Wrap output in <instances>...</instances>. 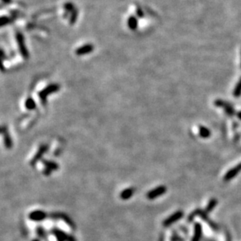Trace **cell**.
Segmentation results:
<instances>
[{"label":"cell","instance_id":"obj_6","mask_svg":"<svg viewBox=\"0 0 241 241\" xmlns=\"http://www.w3.org/2000/svg\"><path fill=\"white\" fill-rule=\"evenodd\" d=\"M133 194H134V189L131 188V187L127 188L121 192L120 198L123 200H129L130 197H133Z\"/></svg>","mask_w":241,"mask_h":241},{"label":"cell","instance_id":"obj_1","mask_svg":"<svg viewBox=\"0 0 241 241\" xmlns=\"http://www.w3.org/2000/svg\"><path fill=\"white\" fill-rule=\"evenodd\" d=\"M52 233L56 236L58 241H76V239L71 235L67 234V233L62 231L59 229H53Z\"/></svg>","mask_w":241,"mask_h":241},{"label":"cell","instance_id":"obj_3","mask_svg":"<svg viewBox=\"0 0 241 241\" xmlns=\"http://www.w3.org/2000/svg\"><path fill=\"white\" fill-rule=\"evenodd\" d=\"M28 218L30 220L34 222H41L47 218V214L41 210H35L29 214Z\"/></svg>","mask_w":241,"mask_h":241},{"label":"cell","instance_id":"obj_5","mask_svg":"<svg viewBox=\"0 0 241 241\" xmlns=\"http://www.w3.org/2000/svg\"><path fill=\"white\" fill-rule=\"evenodd\" d=\"M240 171H241V163H239V165H237L233 169H230L229 171L225 174V176H224V180L225 181L230 180V179H232L233 178H234Z\"/></svg>","mask_w":241,"mask_h":241},{"label":"cell","instance_id":"obj_7","mask_svg":"<svg viewBox=\"0 0 241 241\" xmlns=\"http://www.w3.org/2000/svg\"><path fill=\"white\" fill-rule=\"evenodd\" d=\"M46 150H47V147L46 146H42L41 148H40L39 150H38V151L37 152V154L35 155V157L32 159V160L30 161V165H35V164L37 162H38V160H39L41 158V156H42V155L44 154V152L46 151Z\"/></svg>","mask_w":241,"mask_h":241},{"label":"cell","instance_id":"obj_10","mask_svg":"<svg viewBox=\"0 0 241 241\" xmlns=\"http://www.w3.org/2000/svg\"><path fill=\"white\" fill-rule=\"evenodd\" d=\"M217 203H218V202H217V200H216V199H215V198L211 199V200L210 201V202H209V204H208V206H207L206 209H205V213H206V212L207 213L211 212V211H212L213 209H214L215 207L216 206Z\"/></svg>","mask_w":241,"mask_h":241},{"label":"cell","instance_id":"obj_13","mask_svg":"<svg viewBox=\"0 0 241 241\" xmlns=\"http://www.w3.org/2000/svg\"><path fill=\"white\" fill-rule=\"evenodd\" d=\"M33 241H39V240H38V239H34Z\"/></svg>","mask_w":241,"mask_h":241},{"label":"cell","instance_id":"obj_9","mask_svg":"<svg viewBox=\"0 0 241 241\" xmlns=\"http://www.w3.org/2000/svg\"><path fill=\"white\" fill-rule=\"evenodd\" d=\"M43 164L46 166V169H49L50 171H53V170H57L59 168V165L57 163L53 162V161H48L44 160L43 161Z\"/></svg>","mask_w":241,"mask_h":241},{"label":"cell","instance_id":"obj_4","mask_svg":"<svg viewBox=\"0 0 241 241\" xmlns=\"http://www.w3.org/2000/svg\"><path fill=\"white\" fill-rule=\"evenodd\" d=\"M183 216V212L182 211H176V213L173 214L172 216H170L169 217L167 218L165 220H164L163 225L165 227L169 226V225H173L174 222H177L178 220H179Z\"/></svg>","mask_w":241,"mask_h":241},{"label":"cell","instance_id":"obj_12","mask_svg":"<svg viewBox=\"0 0 241 241\" xmlns=\"http://www.w3.org/2000/svg\"><path fill=\"white\" fill-rule=\"evenodd\" d=\"M200 134L202 137H208L210 135V131L207 128H205V127H201Z\"/></svg>","mask_w":241,"mask_h":241},{"label":"cell","instance_id":"obj_11","mask_svg":"<svg viewBox=\"0 0 241 241\" xmlns=\"http://www.w3.org/2000/svg\"><path fill=\"white\" fill-rule=\"evenodd\" d=\"M57 216H59V219H63L64 222H65L66 223H67V225H70V226L71 227V228H74V225H73V222H72V221L70 220V219H69V218L67 217V216H66V215H64V214H59V215H57Z\"/></svg>","mask_w":241,"mask_h":241},{"label":"cell","instance_id":"obj_2","mask_svg":"<svg viewBox=\"0 0 241 241\" xmlns=\"http://www.w3.org/2000/svg\"><path fill=\"white\" fill-rule=\"evenodd\" d=\"M166 190L167 189L165 186H159V187L148 191V194H147V197L149 200H154V199L160 197V196L163 195L166 192Z\"/></svg>","mask_w":241,"mask_h":241},{"label":"cell","instance_id":"obj_8","mask_svg":"<svg viewBox=\"0 0 241 241\" xmlns=\"http://www.w3.org/2000/svg\"><path fill=\"white\" fill-rule=\"evenodd\" d=\"M202 236V225L199 223H196L194 227V235L192 241H199Z\"/></svg>","mask_w":241,"mask_h":241}]
</instances>
